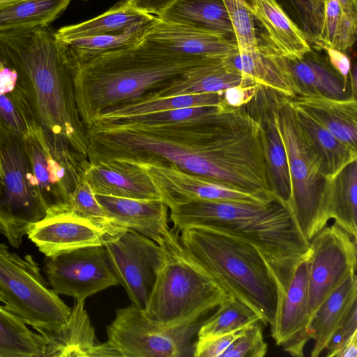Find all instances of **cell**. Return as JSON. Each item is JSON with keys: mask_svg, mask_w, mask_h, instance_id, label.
I'll list each match as a JSON object with an SVG mask.
<instances>
[{"mask_svg": "<svg viewBox=\"0 0 357 357\" xmlns=\"http://www.w3.org/2000/svg\"><path fill=\"white\" fill-rule=\"evenodd\" d=\"M0 59L17 73L38 124L65 137L87 158V130L77 109L72 69L54 32L46 26L1 33Z\"/></svg>", "mask_w": 357, "mask_h": 357, "instance_id": "cell-1", "label": "cell"}, {"mask_svg": "<svg viewBox=\"0 0 357 357\" xmlns=\"http://www.w3.org/2000/svg\"><path fill=\"white\" fill-rule=\"evenodd\" d=\"M65 47L77 109L86 128L108 108L142 98L208 58L169 54L140 42L95 55L77 54Z\"/></svg>", "mask_w": 357, "mask_h": 357, "instance_id": "cell-2", "label": "cell"}, {"mask_svg": "<svg viewBox=\"0 0 357 357\" xmlns=\"http://www.w3.org/2000/svg\"><path fill=\"white\" fill-rule=\"evenodd\" d=\"M175 229L201 226L236 237L254 245L266 260L277 282L279 301L297 265L310 251L290 210L274 201L255 204L203 199L172 205Z\"/></svg>", "mask_w": 357, "mask_h": 357, "instance_id": "cell-3", "label": "cell"}, {"mask_svg": "<svg viewBox=\"0 0 357 357\" xmlns=\"http://www.w3.org/2000/svg\"><path fill=\"white\" fill-rule=\"evenodd\" d=\"M180 232L183 247L218 287L272 328L279 289L259 250L245 241L204 227L190 226Z\"/></svg>", "mask_w": 357, "mask_h": 357, "instance_id": "cell-4", "label": "cell"}, {"mask_svg": "<svg viewBox=\"0 0 357 357\" xmlns=\"http://www.w3.org/2000/svg\"><path fill=\"white\" fill-rule=\"evenodd\" d=\"M158 243L162 262L142 310L149 320L166 327L194 322L231 298L190 255L176 231L169 229Z\"/></svg>", "mask_w": 357, "mask_h": 357, "instance_id": "cell-5", "label": "cell"}, {"mask_svg": "<svg viewBox=\"0 0 357 357\" xmlns=\"http://www.w3.org/2000/svg\"><path fill=\"white\" fill-rule=\"evenodd\" d=\"M274 118L285 149L290 176L288 208L310 242L329 221L322 204L326 177L319 158L301 130L291 99L278 92L275 94Z\"/></svg>", "mask_w": 357, "mask_h": 357, "instance_id": "cell-6", "label": "cell"}, {"mask_svg": "<svg viewBox=\"0 0 357 357\" xmlns=\"http://www.w3.org/2000/svg\"><path fill=\"white\" fill-rule=\"evenodd\" d=\"M0 234L18 248L28 227L46 215L24 137L0 122Z\"/></svg>", "mask_w": 357, "mask_h": 357, "instance_id": "cell-7", "label": "cell"}, {"mask_svg": "<svg viewBox=\"0 0 357 357\" xmlns=\"http://www.w3.org/2000/svg\"><path fill=\"white\" fill-rule=\"evenodd\" d=\"M0 290L6 308L33 328H57L69 318L71 308L50 287L33 256L22 258L3 243Z\"/></svg>", "mask_w": 357, "mask_h": 357, "instance_id": "cell-8", "label": "cell"}, {"mask_svg": "<svg viewBox=\"0 0 357 357\" xmlns=\"http://www.w3.org/2000/svg\"><path fill=\"white\" fill-rule=\"evenodd\" d=\"M24 140L46 215L68 211L69 196L87 159L65 137L39 125L30 129Z\"/></svg>", "mask_w": 357, "mask_h": 357, "instance_id": "cell-9", "label": "cell"}, {"mask_svg": "<svg viewBox=\"0 0 357 357\" xmlns=\"http://www.w3.org/2000/svg\"><path fill=\"white\" fill-rule=\"evenodd\" d=\"M202 323L161 326L132 303L116 310L107 328V342L121 357L193 356L192 340Z\"/></svg>", "mask_w": 357, "mask_h": 357, "instance_id": "cell-10", "label": "cell"}, {"mask_svg": "<svg viewBox=\"0 0 357 357\" xmlns=\"http://www.w3.org/2000/svg\"><path fill=\"white\" fill-rule=\"evenodd\" d=\"M357 238L335 222L326 225L310 241L307 312L310 319L324 300L356 275Z\"/></svg>", "mask_w": 357, "mask_h": 357, "instance_id": "cell-11", "label": "cell"}, {"mask_svg": "<svg viewBox=\"0 0 357 357\" xmlns=\"http://www.w3.org/2000/svg\"><path fill=\"white\" fill-rule=\"evenodd\" d=\"M102 245L119 284L144 310L162 262L161 247L132 229L108 235Z\"/></svg>", "mask_w": 357, "mask_h": 357, "instance_id": "cell-12", "label": "cell"}, {"mask_svg": "<svg viewBox=\"0 0 357 357\" xmlns=\"http://www.w3.org/2000/svg\"><path fill=\"white\" fill-rule=\"evenodd\" d=\"M43 270L50 286L58 295L71 296L80 303L119 284L103 245L46 257Z\"/></svg>", "mask_w": 357, "mask_h": 357, "instance_id": "cell-13", "label": "cell"}, {"mask_svg": "<svg viewBox=\"0 0 357 357\" xmlns=\"http://www.w3.org/2000/svg\"><path fill=\"white\" fill-rule=\"evenodd\" d=\"M140 43L155 50L186 57H235V40L209 29L162 20L157 17L146 26Z\"/></svg>", "mask_w": 357, "mask_h": 357, "instance_id": "cell-14", "label": "cell"}, {"mask_svg": "<svg viewBox=\"0 0 357 357\" xmlns=\"http://www.w3.org/2000/svg\"><path fill=\"white\" fill-rule=\"evenodd\" d=\"M146 169L168 207L189 200L203 199L255 204H268L275 200L235 189L176 167L141 164Z\"/></svg>", "mask_w": 357, "mask_h": 357, "instance_id": "cell-15", "label": "cell"}, {"mask_svg": "<svg viewBox=\"0 0 357 357\" xmlns=\"http://www.w3.org/2000/svg\"><path fill=\"white\" fill-rule=\"evenodd\" d=\"M310 251L296 267L285 292L278 304L271 335L278 346L293 356H303L312 339L307 312L308 265Z\"/></svg>", "mask_w": 357, "mask_h": 357, "instance_id": "cell-16", "label": "cell"}, {"mask_svg": "<svg viewBox=\"0 0 357 357\" xmlns=\"http://www.w3.org/2000/svg\"><path fill=\"white\" fill-rule=\"evenodd\" d=\"M26 235L40 252L50 257L102 245L109 234L92 222L64 211L47 214L43 219L31 224Z\"/></svg>", "mask_w": 357, "mask_h": 357, "instance_id": "cell-17", "label": "cell"}, {"mask_svg": "<svg viewBox=\"0 0 357 357\" xmlns=\"http://www.w3.org/2000/svg\"><path fill=\"white\" fill-rule=\"evenodd\" d=\"M276 92L258 85L253 98L242 107L260 126L271 190L288 207L291 181L285 149L274 118Z\"/></svg>", "mask_w": 357, "mask_h": 357, "instance_id": "cell-18", "label": "cell"}, {"mask_svg": "<svg viewBox=\"0 0 357 357\" xmlns=\"http://www.w3.org/2000/svg\"><path fill=\"white\" fill-rule=\"evenodd\" d=\"M82 177L94 194L156 199L161 195L144 167L131 161L107 159L84 162Z\"/></svg>", "mask_w": 357, "mask_h": 357, "instance_id": "cell-19", "label": "cell"}, {"mask_svg": "<svg viewBox=\"0 0 357 357\" xmlns=\"http://www.w3.org/2000/svg\"><path fill=\"white\" fill-rule=\"evenodd\" d=\"M34 329L45 339L43 357L119 356L107 341L96 340L84 303L75 301L67 322L60 327Z\"/></svg>", "mask_w": 357, "mask_h": 357, "instance_id": "cell-20", "label": "cell"}, {"mask_svg": "<svg viewBox=\"0 0 357 357\" xmlns=\"http://www.w3.org/2000/svg\"><path fill=\"white\" fill-rule=\"evenodd\" d=\"M280 59L295 97L321 96L340 100L354 97L349 78L344 79L328 57L312 48L300 58L289 59L280 55Z\"/></svg>", "mask_w": 357, "mask_h": 357, "instance_id": "cell-21", "label": "cell"}, {"mask_svg": "<svg viewBox=\"0 0 357 357\" xmlns=\"http://www.w3.org/2000/svg\"><path fill=\"white\" fill-rule=\"evenodd\" d=\"M107 217L116 226L132 229L158 243L169 229V207L161 199H142L95 194Z\"/></svg>", "mask_w": 357, "mask_h": 357, "instance_id": "cell-22", "label": "cell"}, {"mask_svg": "<svg viewBox=\"0 0 357 357\" xmlns=\"http://www.w3.org/2000/svg\"><path fill=\"white\" fill-rule=\"evenodd\" d=\"M234 59L208 57L202 64L142 98L222 93L229 87L241 84H255L242 77L234 64Z\"/></svg>", "mask_w": 357, "mask_h": 357, "instance_id": "cell-23", "label": "cell"}, {"mask_svg": "<svg viewBox=\"0 0 357 357\" xmlns=\"http://www.w3.org/2000/svg\"><path fill=\"white\" fill-rule=\"evenodd\" d=\"M246 9L266 29L268 42L281 56L296 59L311 50L305 33L276 0H245Z\"/></svg>", "mask_w": 357, "mask_h": 357, "instance_id": "cell-24", "label": "cell"}, {"mask_svg": "<svg viewBox=\"0 0 357 357\" xmlns=\"http://www.w3.org/2000/svg\"><path fill=\"white\" fill-rule=\"evenodd\" d=\"M291 100L335 137L357 151L356 98L340 100L314 96L295 97Z\"/></svg>", "mask_w": 357, "mask_h": 357, "instance_id": "cell-25", "label": "cell"}, {"mask_svg": "<svg viewBox=\"0 0 357 357\" xmlns=\"http://www.w3.org/2000/svg\"><path fill=\"white\" fill-rule=\"evenodd\" d=\"M322 204L328 220L357 238V160L326 178Z\"/></svg>", "mask_w": 357, "mask_h": 357, "instance_id": "cell-26", "label": "cell"}, {"mask_svg": "<svg viewBox=\"0 0 357 357\" xmlns=\"http://www.w3.org/2000/svg\"><path fill=\"white\" fill-rule=\"evenodd\" d=\"M356 297L357 276L354 275L336 288L320 305L310 324L314 340L310 354L312 357L320 356L326 349L335 333L357 303Z\"/></svg>", "mask_w": 357, "mask_h": 357, "instance_id": "cell-27", "label": "cell"}, {"mask_svg": "<svg viewBox=\"0 0 357 357\" xmlns=\"http://www.w3.org/2000/svg\"><path fill=\"white\" fill-rule=\"evenodd\" d=\"M234 62L244 79L290 98L295 97L280 54L268 42L255 49L238 51Z\"/></svg>", "mask_w": 357, "mask_h": 357, "instance_id": "cell-28", "label": "cell"}, {"mask_svg": "<svg viewBox=\"0 0 357 357\" xmlns=\"http://www.w3.org/2000/svg\"><path fill=\"white\" fill-rule=\"evenodd\" d=\"M292 104L301 130L319 158L326 178L334 176L349 163L357 160V151L335 137L301 107Z\"/></svg>", "mask_w": 357, "mask_h": 357, "instance_id": "cell-29", "label": "cell"}, {"mask_svg": "<svg viewBox=\"0 0 357 357\" xmlns=\"http://www.w3.org/2000/svg\"><path fill=\"white\" fill-rule=\"evenodd\" d=\"M0 122L23 137L38 125L29 94L17 73L1 59Z\"/></svg>", "mask_w": 357, "mask_h": 357, "instance_id": "cell-30", "label": "cell"}, {"mask_svg": "<svg viewBox=\"0 0 357 357\" xmlns=\"http://www.w3.org/2000/svg\"><path fill=\"white\" fill-rule=\"evenodd\" d=\"M155 17L129 6L116 3L97 17L61 27L54 34L60 41L85 36L119 34L135 26L150 23Z\"/></svg>", "mask_w": 357, "mask_h": 357, "instance_id": "cell-31", "label": "cell"}, {"mask_svg": "<svg viewBox=\"0 0 357 357\" xmlns=\"http://www.w3.org/2000/svg\"><path fill=\"white\" fill-rule=\"evenodd\" d=\"M162 20L233 34L222 0H175L160 15Z\"/></svg>", "mask_w": 357, "mask_h": 357, "instance_id": "cell-32", "label": "cell"}, {"mask_svg": "<svg viewBox=\"0 0 357 357\" xmlns=\"http://www.w3.org/2000/svg\"><path fill=\"white\" fill-rule=\"evenodd\" d=\"M357 0H325L321 29L314 45L342 52L355 43Z\"/></svg>", "mask_w": 357, "mask_h": 357, "instance_id": "cell-33", "label": "cell"}, {"mask_svg": "<svg viewBox=\"0 0 357 357\" xmlns=\"http://www.w3.org/2000/svg\"><path fill=\"white\" fill-rule=\"evenodd\" d=\"M70 0H20L0 8V34L49 26Z\"/></svg>", "mask_w": 357, "mask_h": 357, "instance_id": "cell-34", "label": "cell"}, {"mask_svg": "<svg viewBox=\"0 0 357 357\" xmlns=\"http://www.w3.org/2000/svg\"><path fill=\"white\" fill-rule=\"evenodd\" d=\"M222 100V92L142 98L108 108L96 120L142 116L184 107L215 106Z\"/></svg>", "mask_w": 357, "mask_h": 357, "instance_id": "cell-35", "label": "cell"}, {"mask_svg": "<svg viewBox=\"0 0 357 357\" xmlns=\"http://www.w3.org/2000/svg\"><path fill=\"white\" fill-rule=\"evenodd\" d=\"M44 337L17 314L0 305V357H43Z\"/></svg>", "mask_w": 357, "mask_h": 357, "instance_id": "cell-36", "label": "cell"}, {"mask_svg": "<svg viewBox=\"0 0 357 357\" xmlns=\"http://www.w3.org/2000/svg\"><path fill=\"white\" fill-rule=\"evenodd\" d=\"M217 311L203 321L197 332V340L227 334L255 323L260 317L241 301L229 298L218 306Z\"/></svg>", "mask_w": 357, "mask_h": 357, "instance_id": "cell-37", "label": "cell"}, {"mask_svg": "<svg viewBox=\"0 0 357 357\" xmlns=\"http://www.w3.org/2000/svg\"><path fill=\"white\" fill-rule=\"evenodd\" d=\"M150 23L135 26L119 34L85 36L61 42L77 54H99L138 44Z\"/></svg>", "mask_w": 357, "mask_h": 357, "instance_id": "cell-38", "label": "cell"}, {"mask_svg": "<svg viewBox=\"0 0 357 357\" xmlns=\"http://www.w3.org/2000/svg\"><path fill=\"white\" fill-rule=\"evenodd\" d=\"M68 211L98 225L109 235H115L125 230L116 226L107 217L90 185L82 177V174L69 196Z\"/></svg>", "mask_w": 357, "mask_h": 357, "instance_id": "cell-39", "label": "cell"}, {"mask_svg": "<svg viewBox=\"0 0 357 357\" xmlns=\"http://www.w3.org/2000/svg\"><path fill=\"white\" fill-rule=\"evenodd\" d=\"M290 18L315 43L323 17L325 0H276Z\"/></svg>", "mask_w": 357, "mask_h": 357, "instance_id": "cell-40", "label": "cell"}, {"mask_svg": "<svg viewBox=\"0 0 357 357\" xmlns=\"http://www.w3.org/2000/svg\"><path fill=\"white\" fill-rule=\"evenodd\" d=\"M229 15L238 51L258 47L253 17L246 9L245 0H222Z\"/></svg>", "mask_w": 357, "mask_h": 357, "instance_id": "cell-41", "label": "cell"}, {"mask_svg": "<svg viewBox=\"0 0 357 357\" xmlns=\"http://www.w3.org/2000/svg\"><path fill=\"white\" fill-rule=\"evenodd\" d=\"M256 321L241 329L239 335L227 347L221 357H263L268 350L262 329Z\"/></svg>", "mask_w": 357, "mask_h": 357, "instance_id": "cell-42", "label": "cell"}, {"mask_svg": "<svg viewBox=\"0 0 357 357\" xmlns=\"http://www.w3.org/2000/svg\"><path fill=\"white\" fill-rule=\"evenodd\" d=\"M241 331V329L205 340H197L193 356L221 357L227 347L239 335Z\"/></svg>", "mask_w": 357, "mask_h": 357, "instance_id": "cell-43", "label": "cell"}, {"mask_svg": "<svg viewBox=\"0 0 357 357\" xmlns=\"http://www.w3.org/2000/svg\"><path fill=\"white\" fill-rule=\"evenodd\" d=\"M357 331V303L351 308L343 324L335 333L326 348V356L337 357L343 345Z\"/></svg>", "mask_w": 357, "mask_h": 357, "instance_id": "cell-44", "label": "cell"}, {"mask_svg": "<svg viewBox=\"0 0 357 357\" xmlns=\"http://www.w3.org/2000/svg\"><path fill=\"white\" fill-rule=\"evenodd\" d=\"M257 84H241L229 87L222 92V103L229 107H241L246 105L255 96Z\"/></svg>", "mask_w": 357, "mask_h": 357, "instance_id": "cell-45", "label": "cell"}, {"mask_svg": "<svg viewBox=\"0 0 357 357\" xmlns=\"http://www.w3.org/2000/svg\"><path fill=\"white\" fill-rule=\"evenodd\" d=\"M175 0H120L116 3L134 8L141 12L153 15H160Z\"/></svg>", "mask_w": 357, "mask_h": 357, "instance_id": "cell-46", "label": "cell"}, {"mask_svg": "<svg viewBox=\"0 0 357 357\" xmlns=\"http://www.w3.org/2000/svg\"><path fill=\"white\" fill-rule=\"evenodd\" d=\"M328 59L331 66L346 79H349L351 70V62L349 58L342 51L324 47Z\"/></svg>", "mask_w": 357, "mask_h": 357, "instance_id": "cell-47", "label": "cell"}, {"mask_svg": "<svg viewBox=\"0 0 357 357\" xmlns=\"http://www.w3.org/2000/svg\"><path fill=\"white\" fill-rule=\"evenodd\" d=\"M357 356V331L343 345L337 357H356Z\"/></svg>", "mask_w": 357, "mask_h": 357, "instance_id": "cell-48", "label": "cell"}, {"mask_svg": "<svg viewBox=\"0 0 357 357\" xmlns=\"http://www.w3.org/2000/svg\"><path fill=\"white\" fill-rule=\"evenodd\" d=\"M18 1H20V0H0V8L3 7L7 4H9V3H11L13 2H16Z\"/></svg>", "mask_w": 357, "mask_h": 357, "instance_id": "cell-49", "label": "cell"}, {"mask_svg": "<svg viewBox=\"0 0 357 357\" xmlns=\"http://www.w3.org/2000/svg\"><path fill=\"white\" fill-rule=\"evenodd\" d=\"M0 302L4 303V297H3V295L1 290H0Z\"/></svg>", "mask_w": 357, "mask_h": 357, "instance_id": "cell-50", "label": "cell"}, {"mask_svg": "<svg viewBox=\"0 0 357 357\" xmlns=\"http://www.w3.org/2000/svg\"><path fill=\"white\" fill-rule=\"evenodd\" d=\"M0 177H1V164H0Z\"/></svg>", "mask_w": 357, "mask_h": 357, "instance_id": "cell-51", "label": "cell"}, {"mask_svg": "<svg viewBox=\"0 0 357 357\" xmlns=\"http://www.w3.org/2000/svg\"><path fill=\"white\" fill-rule=\"evenodd\" d=\"M70 1H71V0H70ZM79 1H87V0H79Z\"/></svg>", "mask_w": 357, "mask_h": 357, "instance_id": "cell-52", "label": "cell"}]
</instances>
